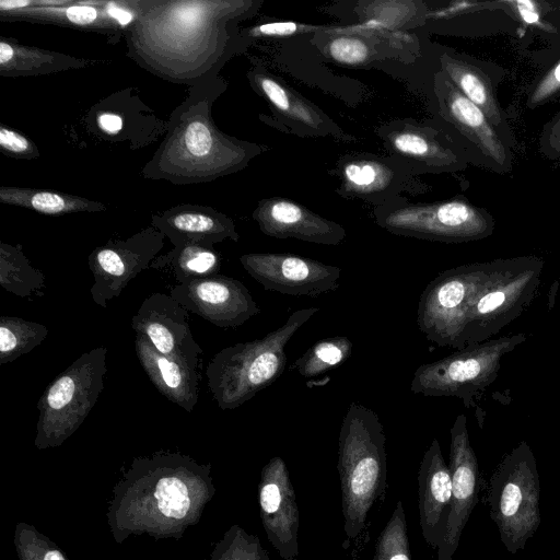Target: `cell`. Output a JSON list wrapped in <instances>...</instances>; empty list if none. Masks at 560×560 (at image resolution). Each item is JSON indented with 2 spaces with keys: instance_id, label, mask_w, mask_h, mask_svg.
Listing matches in <instances>:
<instances>
[{
  "instance_id": "obj_29",
  "label": "cell",
  "mask_w": 560,
  "mask_h": 560,
  "mask_svg": "<svg viewBox=\"0 0 560 560\" xmlns=\"http://www.w3.org/2000/svg\"><path fill=\"white\" fill-rule=\"evenodd\" d=\"M154 495L164 516L182 518L189 510L190 500L187 487L178 478L165 477L160 479Z\"/></svg>"
},
{
  "instance_id": "obj_14",
  "label": "cell",
  "mask_w": 560,
  "mask_h": 560,
  "mask_svg": "<svg viewBox=\"0 0 560 560\" xmlns=\"http://www.w3.org/2000/svg\"><path fill=\"white\" fill-rule=\"evenodd\" d=\"M253 218L265 235L276 238H296L322 245H338L346 238L342 225L288 198L262 199Z\"/></svg>"
},
{
  "instance_id": "obj_26",
  "label": "cell",
  "mask_w": 560,
  "mask_h": 560,
  "mask_svg": "<svg viewBox=\"0 0 560 560\" xmlns=\"http://www.w3.org/2000/svg\"><path fill=\"white\" fill-rule=\"evenodd\" d=\"M2 202L31 208L44 214H62L95 209L85 200L48 190H31L21 188L0 189Z\"/></svg>"
},
{
  "instance_id": "obj_6",
  "label": "cell",
  "mask_w": 560,
  "mask_h": 560,
  "mask_svg": "<svg viewBox=\"0 0 560 560\" xmlns=\"http://www.w3.org/2000/svg\"><path fill=\"white\" fill-rule=\"evenodd\" d=\"M107 348L82 353L45 389L37 402V441L60 442L89 416L104 389Z\"/></svg>"
},
{
  "instance_id": "obj_1",
  "label": "cell",
  "mask_w": 560,
  "mask_h": 560,
  "mask_svg": "<svg viewBox=\"0 0 560 560\" xmlns=\"http://www.w3.org/2000/svg\"><path fill=\"white\" fill-rule=\"evenodd\" d=\"M544 260L494 259L447 269L422 291L417 325L439 347L464 349L489 340L532 304Z\"/></svg>"
},
{
  "instance_id": "obj_16",
  "label": "cell",
  "mask_w": 560,
  "mask_h": 560,
  "mask_svg": "<svg viewBox=\"0 0 560 560\" xmlns=\"http://www.w3.org/2000/svg\"><path fill=\"white\" fill-rule=\"evenodd\" d=\"M410 175L411 170L395 158L345 156L338 164V191L345 197L386 203L397 198Z\"/></svg>"
},
{
  "instance_id": "obj_8",
  "label": "cell",
  "mask_w": 560,
  "mask_h": 560,
  "mask_svg": "<svg viewBox=\"0 0 560 560\" xmlns=\"http://www.w3.org/2000/svg\"><path fill=\"white\" fill-rule=\"evenodd\" d=\"M243 268L264 289L295 296H318L338 289L340 268L288 253H252Z\"/></svg>"
},
{
  "instance_id": "obj_27",
  "label": "cell",
  "mask_w": 560,
  "mask_h": 560,
  "mask_svg": "<svg viewBox=\"0 0 560 560\" xmlns=\"http://www.w3.org/2000/svg\"><path fill=\"white\" fill-rule=\"evenodd\" d=\"M325 54L335 62L361 67L376 58L374 46L363 36L335 35L324 45Z\"/></svg>"
},
{
  "instance_id": "obj_11",
  "label": "cell",
  "mask_w": 560,
  "mask_h": 560,
  "mask_svg": "<svg viewBox=\"0 0 560 560\" xmlns=\"http://www.w3.org/2000/svg\"><path fill=\"white\" fill-rule=\"evenodd\" d=\"M188 313L170 293L155 292L143 300L131 317V327L160 353L200 363L202 349L190 330Z\"/></svg>"
},
{
  "instance_id": "obj_18",
  "label": "cell",
  "mask_w": 560,
  "mask_h": 560,
  "mask_svg": "<svg viewBox=\"0 0 560 560\" xmlns=\"http://www.w3.org/2000/svg\"><path fill=\"white\" fill-rule=\"evenodd\" d=\"M418 483L422 535L432 548H438L451 511L452 476L436 439L423 455Z\"/></svg>"
},
{
  "instance_id": "obj_31",
  "label": "cell",
  "mask_w": 560,
  "mask_h": 560,
  "mask_svg": "<svg viewBox=\"0 0 560 560\" xmlns=\"http://www.w3.org/2000/svg\"><path fill=\"white\" fill-rule=\"evenodd\" d=\"M188 151L197 156H207L213 149V138L207 126L194 122L188 126L186 135Z\"/></svg>"
},
{
  "instance_id": "obj_10",
  "label": "cell",
  "mask_w": 560,
  "mask_h": 560,
  "mask_svg": "<svg viewBox=\"0 0 560 560\" xmlns=\"http://www.w3.org/2000/svg\"><path fill=\"white\" fill-rule=\"evenodd\" d=\"M448 467L452 476V504L438 547V560H452L462 533L478 502V462L470 444L465 415H458L451 428Z\"/></svg>"
},
{
  "instance_id": "obj_24",
  "label": "cell",
  "mask_w": 560,
  "mask_h": 560,
  "mask_svg": "<svg viewBox=\"0 0 560 560\" xmlns=\"http://www.w3.org/2000/svg\"><path fill=\"white\" fill-rule=\"evenodd\" d=\"M48 328L21 317H0V364H7L31 352L47 337Z\"/></svg>"
},
{
  "instance_id": "obj_5",
  "label": "cell",
  "mask_w": 560,
  "mask_h": 560,
  "mask_svg": "<svg viewBox=\"0 0 560 560\" xmlns=\"http://www.w3.org/2000/svg\"><path fill=\"white\" fill-rule=\"evenodd\" d=\"M527 338L525 332L491 338L423 363L415 371L410 389L424 396L456 397L472 408L497 380L502 359Z\"/></svg>"
},
{
  "instance_id": "obj_4",
  "label": "cell",
  "mask_w": 560,
  "mask_h": 560,
  "mask_svg": "<svg viewBox=\"0 0 560 560\" xmlns=\"http://www.w3.org/2000/svg\"><path fill=\"white\" fill-rule=\"evenodd\" d=\"M540 481L526 441L506 453L493 470L487 494L489 515L505 549L515 555L536 534L540 522Z\"/></svg>"
},
{
  "instance_id": "obj_25",
  "label": "cell",
  "mask_w": 560,
  "mask_h": 560,
  "mask_svg": "<svg viewBox=\"0 0 560 560\" xmlns=\"http://www.w3.org/2000/svg\"><path fill=\"white\" fill-rule=\"evenodd\" d=\"M352 348V342L346 336L323 338L296 359L291 369L303 377L320 375L347 361Z\"/></svg>"
},
{
  "instance_id": "obj_23",
  "label": "cell",
  "mask_w": 560,
  "mask_h": 560,
  "mask_svg": "<svg viewBox=\"0 0 560 560\" xmlns=\"http://www.w3.org/2000/svg\"><path fill=\"white\" fill-rule=\"evenodd\" d=\"M0 285L20 298L43 296L45 275L30 265L22 252L2 244L0 249Z\"/></svg>"
},
{
  "instance_id": "obj_2",
  "label": "cell",
  "mask_w": 560,
  "mask_h": 560,
  "mask_svg": "<svg viewBox=\"0 0 560 560\" xmlns=\"http://www.w3.org/2000/svg\"><path fill=\"white\" fill-rule=\"evenodd\" d=\"M318 311L317 307L298 310L262 338L228 346L214 354L206 375L208 389L219 408L235 409L278 380L287 364V343Z\"/></svg>"
},
{
  "instance_id": "obj_7",
  "label": "cell",
  "mask_w": 560,
  "mask_h": 560,
  "mask_svg": "<svg viewBox=\"0 0 560 560\" xmlns=\"http://www.w3.org/2000/svg\"><path fill=\"white\" fill-rule=\"evenodd\" d=\"M374 217L381 228L393 234L443 243L481 240L494 226L486 211L459 199L432 203L394 199L377 206Z\"/></svg>"
},
{
  "instance_id": "obj_33",
  "label": "cell",
  "mask_w": 560,
  "mask_h": 560,
  "mask_svg": "<svg viewBox=\"0 0 560 560\" xmlns=\"http://www.w3.org/2000/svg\"><path fill=\"white\" fill-rule=\"evenodd\" d=\"M66 16L73 24L88 25L97 19L98 13L94 7L78 4L67 8Z\"/></svg>"
},
{
  "instance_id": "obj_35",
  "label": "cell",
  "mask_w": 560,
  "mask_h": 560,
  "mask_svg": "<svg viewBox=\"0 0 560 560\" xmlns=\"http://www.w3.org/2000/svg\"><path fill=\"white\" fill-rule=\"evenodd\" d=\"M545 140L546 148L551 152V155H560V116L552 121Z\"/></svg>"
},
{
  "instance_id": "obj_13",
  "label": "cell",
  "mask_w": 560,
  "mask_h": 560,
  "mask_svg": "<svg viewBox=\"0 0 560 560\" xmlns=\"http://www.w3.org/2000/svg\"><path fill=\"white\" fill-rule=\"evenodd\" d=\"M250 80L284 129L303 137L331 136L348 140V136L318 106L281 78L257 68L250 73Z\"/></svg>"
},
{
  "instance_id": "obj_21",
  "label": "cell",
  "mask_w": 560,
  "mask_h": 560,
  "mask_svg": "<svg viewBox=\"0 0 560 560\" xmlns=\"http://www.w3.org/2000/svg\"><path fill=\"white\" fill-rule=\"evenodd\" d=\"M166 222V229L176 246L196 244L210 247L225 238L238 240L232 221L202 212H177Z\"/></svg>"
},
{
  "instance_id": "obj_28",
  "label": "cell",
  "mask_w": 560,
  "mask_h": 560,
  "mask_svg": "<svg viewBox=\"0 0 560 560\" xmlns=\"http://www.w3.org/2000/svg\"><path fill=\"white\" fill-rule=\"evenodd\" d=\"M363 16L370 27H401L413 19L419 10L413 1H381L363 4Z\"/></svg>"
},
{
  "instance_id": "obj_38",
  "label": "cell",
  "mask_w": 560,
  "mask_h": 560,
  "mask_svg": "<svg viewBox=\"0 0 560 560\" xmlns=\"http://www.w3.org/2000/svg\"><path fill=\"white\" fill-rule=\"evenodd\" d=\"M523 7L518 5L520 12L524 20L528 23L536 22L538 19V15L528 8V2H520Z\"/></svg>"
},
{
  "instance_id": "obj_32",
  "label": "cell",
  "mask_w": 560,
  "mask_h": 560,
  "mask_svg": "<svg viewBox=\"0 0 560 560\" xmlns=\"http://www.w3.org/2000/svg\"><path fill=\"white\" fill-rule=\"evenodd\" d=\"M0 144L4 150L15 154L25 153L31 149V144L25 137L4 127L0 128Z\"/></svg>"
},
{
  "instance_id": "obj_40",
  "label": "cell",
  "mask_w": 560,
  "mask_h": 560,
  "mask_svg": "<svg viewBox=\"0 0 560 560\" xmlns=\"http://www.w3.org/2000/svg\"><path fill=\"white\" fill-rule=\"evenodd\" d=\"M44 560H65L59 551H48Z\"/></svg>"
},
{
  "instance_id": "obj_12",
  "label": "cell",
  "mask_w": 560,
  "mask_h": 560,
  "mask_svg": "<svg viewBox=\"0 0 560 560\" xmlns=\"http://www.w3.org/2000/svg\"><path fill=\"white\" fill-rule=\"evenodd\" d=\"M155 241L142 236L92 252L88 258L94 279L90 293L96 305L107 307L109 301L119 296L133 278L151 267L160 249Z\"/></svg>"
},
{
  "instance_id": "obj_39",
  "label": "cell",
  "mask_w": 560,
  "mask_h": 560,
  "mask_svg": "<svg viewBox=\"0 0 560 560\" xmlns=\"http://www.w3.org/2000/svg\"><path fill=\"white\" fill-rule=\"evenodd\" d=\"M27 4H30L28 1H20V0H18V1L16 0H9V1H7V0H2L0 2V8L2 10H12V9H16V8L20 9L22 7H26Z\"/></svg>"
},
{
  "instance_id": "obj_17",
  "label": "cell",
  "mask_w": 560,
  "mask_h": 560,
  "mask_svg": "<svg viewBox=\"0 0 560 560\" xmlns=\"http://www.w3.org/2000/svg\"><path fill=\"white\" fill-rule=\"evenodd\" d=\"M393 158L411 171L444 172L459 168V156L447 147L439 131L409 120H396L378 130Z\"/></svg>"
},
{
  "instance_id": "obj_20",
  "label": "cell",
  "mask_w": 560,
  "mask_h": 560,
  "mask_svg": "<svg viewBox=\"0 0 560 560\" xmlns=\"http://www.w3.org/2000/svg\"><path fill=\"white\" fill-rule=\"evenodd\" d=\"M442 71L453 84L486 115L493 127L502 122V113L490 80L477 67L448 54L441 56Z\"/></svg>"
},
{
  "instance_id": "obj_19",
  "label": "cell",
  "mask_w": 560,
  "mask_h": 560,
  "mask_svg": "<svg viewBox=\"0 0 560 560\" xmlns=\"http://www.w3.org/2000/svg\"><path fill=\"white\" fill-rule=\"evenodd\" d=\"M135 350L154 387L173 404L192 412L199 398L200 363L160 353L142 334H136Z\"/></svg>"
},
{
  "instance_id": "obj_34",
  "label": "cell",
  "mask_w": 560,
  "mask_h": 560,
  "mask_svg": "<svg viewBox=\"0 0 560 560\" xmlns=\"http://www.w3.org/2000/svg\"><path fill=\"white\" fill-rule=\"evenodd\" d=\"M560 86V63H558L552 73L548 74L534 92L532 98L534 104L542 101L545 97L552 94V92Z\"/></svg>"
},
{
  "instance_id": "obj_30",
  "label": "cell",
  "mask_w": 560,
  "mask_h": 560,
  "mask_svg": "<svg viewBox=\"0 0 560 560\" xmlns=\"http://www.w3.org/2000/svg\"><path fill=\"white\" fill-rule=\"evenodd\" d=\"M326 30L324 26L301 24L296 22H271L255 26L250 33L259 37H288Z\"/></svg>"
},
{
  "instance_id": "obj_15",
  "label": "cell",
  "mask_w": 560,
  "mask_h": 560,
  "mask_svg": "<svg viewBox=\"0 0 560 560\" xmlns=\"http://www.w3.org/2000/svg\"><path fill=\"white\" fill-rule=\"evenodd\" d=\"M434 92L441 116L490 160L491 166H498V170L506 168L510 155L493 126L482 110L469 101L443 71L434 75Z\"/></svg>"
},
{
  "instance_id": "obj_22",
  "label": "cell",
  "mask_w": 560,
  "mask_h": 560,
  "mask_svg": "<svg viewBox=\"0 0 560 560\" xmlns=\"http://www.w3.org/2000/svg\"><path fill=\"white\" fill-rule=\"evenodd\" d=\"M220 262L211 247L186 244L154 260L151 267L167 269L178 284L219 275Z\"/></svg>"
},
{
  "instance_id": "obj_9",
  "label": "cell",
  "mask_w": 560,
  "mask_h": 560,
  "mask_svg": "<svg viewBox=\"0 0 560 560\" xmlns=\"http://www.w3.org/2000/svg\"><path fill=\"white\" fill-rule=\"evenodd\" d=\"M170 294L188 312L219 328H236L260 308L241 281L217 275L175 284Z\"/></svg>"
},
{
  "instance_id": "obj_36",
  "label": "cell",
  "mask_w": 560,
  "mask_h": 560,
  "mask_svg": "<svg viewBox=\"0 0 560 560\" xmlns=\"http://www.w3.org/2000/svg\"><path fill=\"white\" fill-rule=\"evenodd\" d=\"M100 128L107 133H117L122 129V119L120 116L112 113L101 114L97 118Z\"/></svg>"
},
{
  "instance_id": "obj_37",
  "label": "cell",
  "mask_w": 560,
  "mask_h": 560,
  "mask_svg": "<svg viewBox=\"0 0 560 560\" xmlns=\"http://www.w3.org/2000/svg\"><path fill=\"white\" fill-rule=\"evenodd\" d=\"M108 13L121 25H126L132 20L131 12L127 11L124 8L116 5L115 3L109 4Z\"/></svg>"
},
{
  "instance_id": "obj_3",
  "label": "cell",
  "mask_w": 560,
  "mask_h": 560,
  "mask_svg": "<svg viewBox=\"0 0 560 560\" xmlns=\"http://www.w3.org/2000/svg\"><path fill=\"white\" fill-rule=\"evenodd\" d=\"M385 433L375 411L351 402L338 439L345 530L355 537L386 479Z\"/></svg>"
}]
</instances>
